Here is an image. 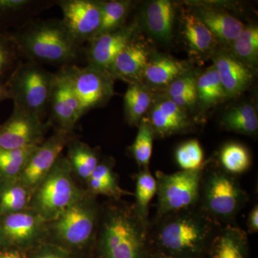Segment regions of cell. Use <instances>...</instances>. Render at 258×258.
I'll return each mask as SVG.
<instances>
[{"instance_id":"24","label":"cell","mask_w":258,"mask_h":258,"mask_svg":"<svg viewBox=\"0 0 258 258\" xmlns=\"http://www.w3.org/2000/svg\"><path fill=\"white\" fill-rule=\"evenodd\" d=\"M8 182V185L0 192L1 216L24 211L31 201L33 193L17 179Z\"/></svg>"},{"instance_id":"17","label":"cell","mask_w":258,"mask_h":258,"mask_svg":"<svg viewBox=\"0 0 258 258\" xmlns=\"http://www.w3.org/2000/svg\"><path fill=\"white\" fill-rule=\"evenodd\" d=\"M147 52L140 44L133 41L127 44L115 57L110 69L112 77L132 81L143 75L148 64Z\"/></svg>"},{"instance_id":"37","label":"cell","mask_w":258,"mask_h":258,"mask_svg":"<svg viewBox=\"0 0 258 258\" xmlns=\"http://www.w3.org/2000/svg\"><path fill=\"white\" fill-rule=\"evenodd\" d=\"M36 3L30 0H0V15L25 13Z\"/></svg>"},{"instance_id":"41","label":"cell","mask_w":258,"mask_h":258,"mask_svg":"<svg viewBox=\"0 0 258 258\" xmlns=\"http://www.w3.org/2000/svg\"><path fill=\"white\" fill-rule=\"evenodd\" d=\"M8 99H9V97L5 85L0 84V103Z\"/></svg>"},{"instance_id":"6","label":"cell","mask_w":258,"mask_h":258,"mask_svg":"<svg viewBox=\"0 0 258 258\" xmlns=\"http://www.w3.org/2000/svg\"><path fill=\"white\" fill-rule=\"evenodd\" d=\"M67 158L60 155L50 172L34 190L32 210L45 222H53L71 205L83 198L71 176Z\"/></svg>"},{"instance_id":"13","label":"cell","mask_w":258,"mask_h":258,"mask_svg":"<svg viewBox=\"0 0 258 258\" xmlns=\"http://www.w3.org/2000/svg\"><path fill=\"white\" fill-rule=\"evenodd\" d=\"M55 74L47 111L50 113L49 122L55 124L57 130L73 133L76 123L83 116L82 108L62 71L59 70Z\"/></svg>"},{"instance_id":"32","label":"cell","mask_w":258,"mask_h":258,"mask_svg":"<svg viewBox=\"0 0 258 258\" xmlns=\"http://www.w3.org/2000/svg\"><path fill=\"white\" fill-rule=\"evenodd\" d=\"M154 137V132L149 123L146 120H142L138 133L131 147V152L139 169L149 168L152 155Z\"/></svg>"},{"instance_id":"36","label":"cell","mask_w":258,"mask_h":258,"mask_svg":"<svg viewBox=\"0 0 258 258\" xmlns=\"http://www.w3.org/2000/svg\"><path fill=\"white\" fill-rule=\"evenodd\" d=\"M234 50L244 60H255L258 52V30L257 28H244L233 41Z\"/></svg>"},{"instance_id":"42","label":"cell","mask_w":258,"mask_h":258,"mask_svg":"<svg viewBox=\"0 0 258 258\" xmlns=\"http://www.w3.org/2000/svg\"><path fill=\"white\" fill-rule=\"evenodd\" d=\"M0 258H20V254L15 252H8L1 254Z\"/></svg>"},{"instance_id":"39","label":"cell","mask_w":258,"mask_h":258,"mask_svg":"<svg viewBox=\"0 0 258 258\" xmlns=\"http://www.w3.org/2000/svg\"><path fill=\"white\" fill-rule=\"evenodd\" d=\"M247 234L257 233L258 231V205H254L247 216Z\"/></svg>"},{"instance_id":"5","label":"cell","mask_w":258,"mask_h":258,"mask_svg":"<svg viewBox=\"0 0 258 258\" xmlns=\"http://www.w3.org/2000/svg\"><path fill=\"white\" fill-rule=\"evenodd\" d=\"M56 74L42 64L22 61L5 83L9 99L14 106L40 117L48 111Z\"/></svg>"},{"instance_id":"7","label":"cell","mask_w":258,"mask_h":258,"mask_svg":"<svg viewBox=\"0 0 258 258\" xmlns=\"http://www.w3.org/2000/svg\"><path fill=\"white\" fill-rule=\"evenodd\" d=\"M204 165L196 170L173 174L156 171L157 202L154 217L198 206Z\"/></svg>"},{"instance_id":"20","label":"cell","mask_w":258,"mask_h":258,"mask_svg":"<svg viewBox=\"0 0 258 258\" xmlns=\"http://www.w3.org/2000/svg\"><path fill=\"white\" fill-rule=\"evenodd\" d=\"M199 18L213 36L215 35L222 41L233 42L244 28L240 20L222 12L203 10Z\"/></svg>"},{"instance_id":"30","label":"cell","mask_w":258,"mask_h":258,"mask_svg":"<svg viewBox=\"0 0 258 258\" xmlns=\"http://www.w3.org/2000/svg\"><path fill=\"white\" fill-rule=\"evenodd\" d=\"M182 71L181 64L168 57H161L147 64L144 77L154 85H166L175 79Z\"/></svg>"},{"instance_id":"29","label":"cell","mask_w":258,"mask_h":258,"mask_svg":"<svg viewBox=\"0 0 258 258\" xmlns=\"http://www.w3.org/2000/svg\"><path fill=\"white\" fill-rule=\"evenodd\" d=\"M21 57L11 32H0V84L6 83L22 62Z\"/></svg>"},{"instance_id":"3","label":"cell","mask_w":258,"mask_h":258,"mask_svg":"<svg viewBox=\"0 0 258 258\" xmlns=\"http://www.w3.org/2000/svg\"><path fill=\"white\" fill-rule=\"evenodd\" d=\"M120 200H113L102 214L98 234L102 256L149 258V225L139 217L134 205Z\"/></svg>"},{"instance_id":"15","label":"cell","mask_w":258,"mask_h":258,"mask_svg":"<svg viewBox=\"0 0 258 258\" xmlns=\"http://www.w3.org/2000/svg\"><path fill=\"white\" fill-rule=\"evenodd\" d=\"M45 222L33 210L5 215L0 224V236L11 244L29 243L42 235Z\"/></svg>"},{"instance_id":"38","label":"cell","mask_w":258,"mask_h":258,"mask_svg":"<svg viewBox=\"0 0 258 258\" xmlns=\"http://www.w3.org/2000/svg\"><path fill=\"white\" fill-rule=\"evenodd\" d=\"M196 83V81L193 77H185L176 80L171 83L169 87V96L172 98L190 91H197Z\"/></svg>"},{"instance_id":"4","label":"cell","mask_w":258,"mask_h":258,"mask_svg":"<svg viewBox=\"0 0 258 258\" xmlns=\"http://www.w3.org/2000/svg\"><path fill=\"white\" fill-rule=\"evenodd\" d=\"M249 201L238 176L218 165H204L198 206L219 225H235L237 215Z\"/></svg>"},{"instance_id":"33","label":"cell","mask_w":258,"mask_h":258,"mask_svg":"<svg viewBox=\"0 0 258 258\" xmlns=\"http://www.w3.org/2000/svg\"><path fill=\"white\" fill-rule=\"evenodd\" d=\"M129 7L130 3L125 1L102 3L101 24L96 36L121 28Z\"/></svg>"},{"instance_id":"43","label":"cell","mask_w":258,"mask_h":258,"mask_svg":"<svg viewBox=\"0 0 258 258\" xmlns=\"http://www.w3.org/2000/svg\"><path fill=\"white\" fill-rule=\"evenodd\" d=\"M37 258H69L66 256L61 255V254H57L55 253H47L40 255V257Z\"/></svg>"},{"instance_id":"12","label":"cell","mask_w":258,"mask_h":258,"mask_svg":"<svg viewBox=\"0 0 258 258\" xmlns=\"http://www.w3.org/2000/svg\"><path fill=\"white\" fill-rule=\"evenodd\" d=\"M62 22L78 43L83 45L96 36L101 20V2L61 0Z\"/></svg>"},{"instance_id":"21","label":"cell","mask_w":258,"mask_h":258,"mask_svg":"<svg viewBox=\"0 0 258 258\" xmlns=\"http://www.w3.org/2000/svg\"><path fill=\"white\" fill-rule=\"evenodd\" d=\"M67 147L69 150L66 158L72 171L81 179L88 181L101 161L98 152L88 144L76 139L71 141Z\"/></svg>"},{"instance_id":"22","label":"cell","mask_w":258,"mask_h":258,"mask_svg":"<svg viewBox=\"0 0 258 258\" xmlns=\"http://www.w3.org/2000/svg\"><path fill=\"white\" fill-rule=\"evenodd\" d=\"M174 9L170 2L157 0L147 8L146 21L149 31L161 40H169L172 30Z\"/></svg>"},{"instance_id":"1","label":"cell","mask_w":258,"mask_h":258,"mask_svg":"<svg viewBox=\"0 0 258 258\" xmlns=\"http://www.w3.org/2000/svg\"><path fill=\"white\" fill-rule=\"evenodd\" d=\"M220 227L197 206L150 220L149 242L155 252L199 257L208 251Z\"/></svg>"},{"instance_id":"25","label":"cell","mask_w":258,"mask_h":258,"mask_svg":"<svg viewBox=\"0 0 258 258\" xmlns=\"http://www.w3.org/2000/svg\"><path fill=\"white\" fill-rule=\"evenodd\" d=\"M251 163L249 151L238 143L225 144L219 153L218 166L234 175L238 176L248 170Z\"/></svg>"},{"instance_id":"19","label":"cell","mask_w":258,"mask_h":258,"mask_svg":"<svg viewBox=\"0 0 258 258\" xmlns=\"http://www.w3.org/2000/svg\"><path fill=\"white\" fill-rule=\"evenodd\" d=\"M87 181L88 188L93 195H104L113 200H119L125 195H134L120 187L111 159L100 161Z\"/></svg>"},{"instance_id":"34","label":"cell","mask_w":258,"mask_h":258,"mask_svg":"<svg viewBox=\"0 0 258 258\" xmlns=\"http://www.w3.org/2000/svg\"><path fill=\"white\" fill-rule=\"evenodd\" d=\"M197 93L200 99L207 104L215 103L221 100L226 93L216 69L209 70L202 75L196 83Z\"/></svg>"},{"instance_id":"28","label":"cell","mask_w":258,"mask_h":258,"mask_svg":"<svg viewBox=\"0 0 258 258\" xmlns=\"http://www.w3.org/2000/svg\"><path fill=\"white\" fill-rule=\"evenodd\" d=\"M151 103L149 93L137 83H132L127 88L124 96V109L126 119L130 124L140 121Z\"/></svg>"},{"instance_id":"40","label":"cell","mask_w":258,"mask_h":258,"mask_svg":"<svg viewBox=\"0 0 258 258\" xmlns=\"http://www.w3.org/2000/svg\"><path fill=\"white\" fill-rule=\"evenodd\" d=\"M197 95H198L197 91H190L179 96L172 97L171 98V101L179 107L186 106V105L191 104L195 101Z\"/></svg>"},{"instance_id":"16","label":"cell","mask_w":258,"mask_h":258,"mask_svg":"<svg viewBox=\"0 0 258 258\" xmlns=\"http://www.w3.org/2000/svg\"><path fill=\"white\" fill-rule=\"evenodd\" d=\"M247 233L237 225L220 227L208 249L211 258H245Z\"/></svg>"},{"instance_id":"18","label":"cell","mask_w":258,"mask_h":258,"mask_svg":"<svg viewBox=\"0 0 258 258\" xmlns=\"http://www.w3.org/2000/svg\"><path fill=\"white\" fill-rule=\"evenodd\" d=\"M215 69L226 94L235 96L244 91L252 79L249 69L231 56L221 55L215 60Z\"/></svg>"},{"instance_id":"23","label":"cell","mask_w":258,"mask_h":258,"mask_svg":"<svg viewBox=\"0 0 258 258\" xmlns=\"http://www.w3.org/2000/svg\"><path fill=\"white\" fill-rule=\"evenodd\" d=\"M135 184L134 208L144 223L149 225V205L157 194V181L149 171V168L139 169L135 175Z\"/></svg>"},{"instance_id":"11","label":"cell","mask_w":258,"mask_h":258,"mask_svg":"<svg viewBox=\"0 0 258 258\" xmlns=\"http://www.w3.org/2000/svg\"><path fill=\"white\" fill-rule=\"evenodd\" d=\"M74 139L73 133L56 130L37 146L17 180L34 191L55 165L64 147Z\"/></svg>"},{"instance_id":"27","label":"cell","mask_w":258,"mask_h":258,"mask_svg":"<svg viewBox=\"0 0 258 258\" xmlns=\"http://www.w3.org/2000/svg\"><path fill=\"white\" fill-rule=\"evenodd\" d=\"M222 123L228 130L246 135H254L258 129L257 113L249 104L234 108L222 118Z\"/></svg>"},{"instance_id":"35","label":"cell","mask_w":258,"mask_h":258,"mask_svg":"<svg viewBox=\"0 0 258 258\" xmlns=\"http://www.w3.org/2000/svg\"><path fill=\"white\" fill-rule=\"evenodd\" d=\"M175 160L181 170H196L205 164L204 152L198 140L191 139L177 147Z\"/></svg>"},{"instance_id":"9","label":"cell","mask_w":258,"mask_h":258,"mask_svg":"<svg viewBox=\"0 0 258 258\" xmlns=\"http://www.w3.org/2000/svg\"><path fill=\"white\" fill-rule=\"evenodd\" d=\"M98 216L99 210L94 200L83 196L53 221L55 235L69 245L86 244L96 230Z\"/></svg>"},{"instance_id":"14","label":"cell","mask_w":258,"mask_h":258,"mask_svg":"<svg viewBox=\"0 0 258 258\" xmlns=\"http://www.w3.org/2000/svg\"><path fill=\"white\" fill-rule=\"evenodd\" d=\"M132 28H120L93 37L88 42L89 45L86 50L88 64L110 74L112 63L132 40Z\"/></svg>"},{"instance_id":"10","label":"cell","mask_w":258,"mask_h":258,"mask_svg":"<svg viewBox=\"0 0 258 258\" xmlns=\"http://www.w3.org/2000/svg\"><path fill=\"white\" fill-rule=\"evenodd\" d=\"M49 121L14 106L8 120L0 125V149H23L39 145L44 141Z\"/></svg>"},{"instance_id":"31","label":"cell","mask_w":258,"mask_h":258,"mask_svg":"<svg viewBox=\"0 0 258 258\" xmlns=\"http://www.w3.org/2000/svg\"><path fill=\"white\" fill-rule=\"evenodd\" d=\"M184 34L190 46L200 52L209 50L213 42L212 32L195 15H189L185 18Z\"/></svg>"},{"instance_id":"44","label":"cell","mask_w":258,"mask_h":258,"mask_svg":"<svg viewBox=\"0 0 258 258\" xmlns=\"http://www.w3.org/2000/svg\"><path fill=\"white\" fill-rule=\"evenodd\" d=\"M154 258H199V257H173V256L166 255L159 253V252H155L154 253Z\"/></svg>"},{"instance_id":"8","label":"cell","mask_w":258,"mask_h":258,"mask_svg":"<svg viewBox=\"0 0 258 258\" xmlns=\"http://www.w3.org/2000/svg\"><path fill=\"white\" fill-rule=\"evenodd\" d=\"M78 100L83 114L103 105L113 94V78L106 71L87 66L76 64L60 68Z\"/></svg>"},{"instance_id":"26","label":"cell","mask_w":258,"mask_h":258,"mask_svg":"<svg viewBox=\"0 0 258 258\" xmlns=\"http://www.w3.org/2000/svg\"><path fill=\"white\" fill-rule=\"evenodd\" d=\"M37 146L23 149H0V176L7 181L18 179Z\"/></svg>"},{"instance_id":"2","label":"cell","mask_w":258,"mask_h":258,"mask_svg":"<svg viewBox=\"0 0 258 258\" xmlns=\"http://www.w3.org/2000/svg\"><path fill=\"white\" fill-rule=\"evenodd\" d=\"M11 35L22 57L40 64H74L82 52V45L57 19L28 22Z\"/></svg>"}]
</instances>
